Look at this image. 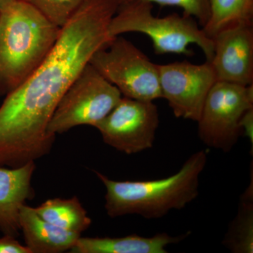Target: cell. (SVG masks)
Returning a JSON list of instances; mask_svg holds the SVG:
<instances>
[{
	"instance_id": "cell-10",
	"label": "cell",
	"mask_w": 253,
	"mask_h": 253,
	"mask_svg": "<svg viewBox=\"0 0 253 253\" xmlns=\"http://www.w3.org/2000/svg\"><path fill=\"white\" fill-rule=\"evenodd\" d=\"M211 63L217 81L239 85L253 84V23L226 28L212 38Z\"/></svg>"
},
{
	"instance_id": "cell-6",
	"label": "cell",
	"mask_w": 253,
	"mask_h": 253,
	"mask_svg": "<svg viewBox=\"0 0 253 253\" xmlns=\"http://www.w3.org/2000/svg\"><path fill=\"white\" fill-rule=\"evenodd\" d=\"M122 97L119 89L89 63L60 100L48 132L56 135L80 126L95 127Z\"/></svg>"
},
{
	"instance_id": "cell-15",
	"label": "cell",
	"mask_w": 253,
	"mask_h": 253,
	"mask_svg": "<svg viewBox=\"0 0 253 253\" xmlns=\"http://www.w3.org/2000/svg\"><path fill=\"white\" fill-rule=\"evenodd\" d=\"M222 244L234 253H253V182L240 198L239 209Z\"/></svg>"
},
{
	"instance_id": "cell-18",
	"label": "cell",
	"mask_w": 253,
	"mask_h": 253,
	"mask_svg": "<svg viewBox=\"0 0 253 253\" xmlns=\"http://www.w3.org/2000/svg\"><path fill=\"white\" fill-rule=\"evenodd\" d=\"M132 0H120V1ZM156 3L161 6H177L183 10V14L191 16L198 21L201 28L207 23L211 16L210 0H141Z\"/></svg>"
},
{
	"instance_id": "cell-5",
	"label": "cell",
	"mask_w": 253,
	"mask_h": 253,
	"mask_svg": "<svg viewBox=\"0 0 253 253\" xmlns=\"http://www.w3.org/2000/svg\"><path fill=\"white\" fill-rule=\"evenodd\" d=\"M89 63L125 97L146 101L162 98L158 65L123 37L98 50Z\"/></svg>"
},
{
	"instance_id": "cell-2",
	"label": "cell",
	"mask_w": 253,
	"mask_h": 253,
	"mask_svg": "<svg viewBox=\"0 0 253 253\" xmlns=\"http://www.w3.org/2000/svg\"><path fill=\"white\" fill-rule=\"evenodd\" d=\"M208 154L206 150L197 151L175 174L156 180L115 181L95 172L106 187V213L111 218L138 214L151 219L183 209L199 196L200 175Z\"/></svg>"
},
{
	"instance_id": "cell-1",
	"label": "cell",
	"mask_w": 253,
	"mask_h": 253,
	"mask_svg": "<svg viewBox=\"0 0 253 253\" xmlns=\"http://www.w3.org/2000/svg\"><path fill=\"white\" fill-rule=\"evenodd\" d=\"M120 0H83L41 66L6 95L0 106V168L35 162L52 149L56 135L47 126L69 86L98 50L114 38L109 35Z\"/></svg>"
},
{
	"instance_id": "cell-21",
	"label": "cell",
	"mask_w": 253,
	"mask_h": 253,
	"mask_svg": "<svg viewBox=\"0 0 253 253\" xmlns=\"http://www.w3.org/2000/svg\"><path fill=\"white\" fill-rule=\"evenodd\" d=\"M16 0H0V11H4L11 6Z\"/></svg>"
},
{
	"instance_id": "cell-8",
	"label": "cell",
	"mask_w": 253,
	"mask_h": 253,
	"mask_svg": "<svg viewBox=\"0 0 253 253\" xmlns=\"http://www.w3.org/2000/svg\"><path fill=\"white\" fill-rule=\"evenodd\" d=\"M159 123V113L154 101L123 96L95 127L105 144L131 155L153 147Z\"/></svg>"
},
{
	"instance_id": "cell-16",
	"label": "cell",
	"mask_w": 253,
	"mask_h": 253,
	"mask_svg": "<svg viewBox=\"0 0 253 253\" xmlns=\"http://www.w3.org/2000/svg\"><path fill=\"white\" fill-rule=\"evenodd\" d=\"M210 5L211 16L202 29L211 39L226 28L253 23V0H210Z\"/></svg>"
},
{
	"instance_id": "cell-14",
	"label": "cell",
	"mask_w": 253,
	"mask_h": 253,
	"mask_svg": "<svg viewBox=\"0 0 253 253\" xmlns=\"http://www.w3.org/2000/svg\"><path fill=\"white\" fill-rule=\"evenodd\" d=\"M34 208L44 220L71 232L81 234L91 224V218L76 196L46 200Z\"/></svg>"
},
{
	"instance_id": "cell-17",
	"label": "cell",
	"mask_w": 253,
	"mask_h": 253,
	"mask_svg": "<svg viewBox=\"0 0 253 253\" xmlns=\"http://www.w3.org/2000/svg\"><path fill=\"white\" fill-rule=\"evenodd\" d=\"M38 10L42 16L62 28L71 19L83 0H22Z\"/></svg>"
},
{
	"instance_id": "cell-11",
	"label": "cell",
	"mask_w": 253,
	"mask_h": 253,
	"mask_svg": "<svg viewBox=\"0 0 253 253\" xmlns=\"http://www.w3.org/2000/svg\"><path fill=\"white\" fill-rule=\"evenodd\" d=\"M36 163L17 168H0V231L3 235H20V208L34 196L31 186Z\"/></svg>"
},
{
	"instance_id": "cell-4",
	"label": "cell",
	"mask_w": 253,
	"mask_h": 253,
	"mask_svg": "<svg viewBox=\"0 0 253 253\" xmlns=\"http://www.w3.org/2000/svg\"><path fill=\"white\" fill-rule=\"evenodd\" d=\"M154 4L141 0L120 1L109 26L111 38L126 33H139L151 40L155 54L194 55L191 44L201 48L206 61L214 56V43L206 36L194 18L174 14L158 17L153 14Z\"/></svg>"
},
{
	"instance_id": "cell-19",
	"label": "cell",
	"mask_w": 253,
	"mask_h": 253,
	"mask_svg": "<svg viewBox=\"0 0 253 253\" xmlns=\"http://www.w3.org/2000/svg\"><path fill=\"white\" fill-rule=\"evenodd\" d=\"M0 253H31V251L20 244L16 238L4 235L0 238Z\"/></svg>"
},
{
	"instance_id": "cell-9",
	"label": "cell",
	"mask_w": 253,
	"mask_h": 253,
	"mask_svg": "<svg viewBox=\"0 0 253 253\" xmlns=\"http://www.w3.org/2000/svg\"><path fill=\"white\" fill-rule=\"evenodd\" d=\"M162 98L174 116L197 122L208 93L217 82L211 61H176L158 65Z\"/></svg>"
},
{
	"instance_id": "cell-3",
	"label": "cell",
	"mask_w": 253,
	"mask_h": 253,
	"mask_svg": "<svg viewBox=\"0 0 253 253\" xmlns=\"http://www.w3.org/2000/svg\"><path fill=\"white\" fill-rule=\"evenodd\" d=\"M61 28L22 0L0 11V97L22 84L41 66Z\"/></svg>"
},
{
	"instance_id": "cell-12",
	"label": "cell",
	"mask_w": 253,
	"mask_h": 253,
	"mask_svg": "<svg viewBox=\"0 0 253 253\" xmlns=\"http://www.w3.org/2000/svg\"><path fill=\"white\" fill-rule=\"evenodd\" d=\"M19 224L26 246L31 253H61L71 251L81 234L65 230L39 216L34 208H20Z\"/></svg>"
},
{
	"instance_id": "cell-20",
	"label": "cell",
	"mask_w": 253,
	"mask_h": 253,
	"mask_svg": "<svg viewBox=\"0 0 253 253\" xmlns=\"http://www.w3.org/2000/svg\"><path fill=\"white\" fill-rule=\"evenodd\" d=\"M243 134L249 138L251 144H253V109L249 110L241 121Z\"/></svg>"
},
{
	"instance_id": "cell-7",
	"label": "cell",
	"mask_w": 253,
	"mask_h": 253,
	"mask_svg": "<svg viewBox=\"0 0 253 253\" xmlns=\"http://www.w3.org/2000/svg\"><path fill=\"white\" fill-rule=\"evenodd\" d=\"M253 109V84L217 81L208 93L198 120L199 139L208 147L228 153L242 135L241 121Z\"/></svg>"
},
{
	"instance_id": "cell-13",
	"label": "cell",
	"mask_w": 253,
	"mask_h": 253,
	"mask_svg": "<svg viewBox=\"0 0 253 253\" xmlns=\"http://www.w3.org/2000/svg\"><path fill=\"white\" fill-rule=\"evenodd\" d=\"M189 233L172 236L161 233L152 237L132 234L123 237H80L72 253H167V247L185 239Z\"/></svg>"
}]
</instances>
